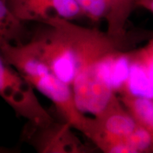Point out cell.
Segmentation results:
<instances>
[{
  "instance_id": "1",
  "label": "cell",
  "mask_w": 153,
  "mask_h": 153,
  "mask_svg": "<svg viewBox=\"0 0 153 153\" xmlns=\"http://www.w3.org/2000/svg\"><path fill=\"white\" fill-rule=\"evenodd\" d=\"M137 126L131 114L122 109L117 99L102 114L91 118L86 136L104 152L131 153L126 140Z\"/></svg>"
},
{
  "instance_id": "2",
  "label": "cell",
  "mask_w": 153,
  "mask_h": 153,
  "mask_svg": "<svg viewBox=\"0 0 153 153\" xmlns=\"http://www.w3.org/2000/svg\"><path fill=\"white\" fill-rule=\"evenodd\" d=\"M33 86L20 74L0 60V94L17 114L26 118L36 127L53 123L52 118L38 101Z\"/></svg>"
},
{
  "instance_id": "3",
  "label": "cell",
  "mask_w": 153,
  "mask_h": 153,
  "mask_svg": "<svg viewBox=\"0 0 153 153\" xmlns=\"http://www.w3.org/2000/svg\"><path fill=\"white\" fill-rule=\"evenodd\" d=\"M33 87L52 101L66 123L87 135L91 118L86 117L78 108L71 86L61 81L52 73L26 79Z\"/></svg>"
},
{
  "instance_id": "4",
  "label": "cell",
  "mask_w": 153,
  "mask_h": 153,
  "mask_svg": "<svg viewBox=\"0 0 153 153\" xmlns=\"http://www.w3.org/2000/svg\"><path fill=\"white\" fill-rule=\"evenodd\" d=\"M9 8L22 20L45 24L60 17L72 21L84 14L76 0H7Z\"/></svg>"
},
{
  "instance_id": "5",
  "label": "cell",
  "mask_w": 153,
  "mask_h": 153,
  "mask_svg": "<svg viewBox=\"0 0 153 153\" xmlns=\"http://www.w3.org/2000/svg\"><path fill=\"white\" fill-rule=\"evenodd\" d=\"M0 47L1 60L8 65L14 67L25 79L51 73L30 42L26 44H13L0 41Z\"/></svg>"
},
{
  "instance_id": "6",
  "label": "cell",
  "mask_w": 153,
  "mask_h": 153,
  "mask_svg": "<svg viewBox=\"0 0 153 153\" xmlns=\"http://www.w3.org/2000/svg\"><path fill=\"white\" fill-rule=\"evenodd\" d=\"M53 124V123H52ZM51 124L46 126L44 140H40L38 148L43 152H76L78 145H76L74 137L70 133L71 126L65 125L51 127ZM52 126V125H51ZM72 128V127H71Z\"/></svg>"
},
{
  "instance_id": "7",
  "label": "cell",
  "mask_w": 153,
  "mask_h": 153,
  "mask_svg": "<svg viewBox=\"0 0 153 153\" xmlns=\"http://www.w3.org/2000/svg\"><path fill=\"white\" fill-rule=\"evenodd\" d=\"M22 22L12 12L7 0H0V41L20 43L25 33Z\"/></svg>"
},
{
  "instance_id": "8",
  "label": "cell",
  "mask_w": 153,
  "mask_h": 153,
  "mask_svg": "<svg viewBox=\"0 0 153 153\" xmlns=\"http://www.w3.org/2000/svg\"><path fill=\"white\" fill-rule=\"evenodd\" d=\"M138 0H117L116 7L107 19V33L118 41L123 33V28L126 19L134 3Z\"/></svg>"
},
{
  "instance_id": "9",
  "label": "cell",
  "mask_w": 153,
  "mask_h": 153,
  "mask_svg": "<svg viewBox=\"0 0 153 153\" xmlns=\"http://www.w3.org/2000/svg\"><path fill=\"white\" fill-rule=\"evenodd\" d=\"M117 0H76L85 16L93 22L110 16Z\"/></svg>"
},
{
  "instance_id": "10",
  "label": "cell",
  "mask_w": 153,
  "mask_h": 153,
  "mask_svg": "<svg viewBox=\"0 0 153 153\" xmlns=\"http://www.w3.org/2000/svg\"><path fill=\"white\" fill-rule=\"evenodd\" d=\"M126 143L133 152H143L152 146L153 137L148 130L138 125L126 140Z\"/></svg>"
},
{
  "instance_id": "11",
  "label": "cell",
  "mask_w": 153,
  "mask_h": 153,
  "mask_svg": "<svg viewBox=\"0 0 153 153\" xmlns=\"http://www.w3.org/2000/svg\"><path fill=\"white\" fill-rule=\"evenodd\" d=\"M132 60L142 69L150 83L153 94V41Z\"/></svg>"
},
{
  "instance_id": "12",
  "label": "cell",
  "mask_w": 153,
  "mask_h": 153,
  "mask_svg": "<svg viewBox=\"0 0 153 153\" xmlns=\"http://www.w3.org/2000/svg\"><path fill=\"white\" fill-rule=\"evenodd\" d=\"M137 4L142 5L153 13V0H138Z\"/></svg>"
}]
</instances>
